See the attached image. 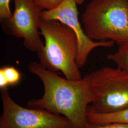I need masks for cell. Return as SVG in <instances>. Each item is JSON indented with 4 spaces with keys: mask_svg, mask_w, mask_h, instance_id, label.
I'll return each instance as SVG.
<instances>
[{
    "mask_svg": "<svg viewBox=\"0 0 128 128\" xmlns=\"http://www.w3.org/2000/svg\"><path fill=\"white\" fill-rule=\"evenodd\" d=\"M0 71L4 74L9 86L18 84L21 79V74L14 66L3 67L0 69Z\"/></svg>",
    "mask_w": 128,
    "mask_h": 128,
    "instance_id": "10",
    "label": "cell"
},
{
    "mask_svg": "<svg viewBox=\"0 0 128 128\" xmlns=\"http://www.w3.org/2000/svg\"><path fill=\"white\" fill-rule=\"evenodd\" d=\"M87 128H128V124L123 123L96 124L89 122Z\"/></svg>",
    "mask_w": 128,
    "mask_h": 128,
    "instance_id": "13",
    "label": "cell"
},
{
    "mask_svg": "<svg viewBox=\"0 0 128 128\" xmlns=\"http://www.w3.org/2000/svg\"><path fill=\"white\" fill-rule=\"evenodd\" d=\"M87 116L88 120L90 123L128 124V106L114 112L107 114L97 113L87 110Z\"/></svg>",
    "mask_w": 128,
    "mask_h": 128,
    "instance_id": "8",
    "label": "cell"
},
{
    "mask_svg": "<svg viewBox=\"0 0 128 128\" xmlns=\"http://www.w3.org/2000/svg\"><path fill=\"white\" fill-rule=\"evenodd\" d=\"M89 74L92 101L88 110L107 114L128 107V74L107 66Z\"/></svg>",
    "mask_w": 128,
    "mask_h": 128,
    "instance_id": "4",
    "label": "cell"
},
{
    "mask_svg": "<svg viewBox=\"0 0 128 128\" xmlns=\"http://www.w3.org/2000/svg\"><path fill=\"white\" fill-rule=\"evenodd\" d=\"M1 99L3 109L0 128H73L62 115L19 105L10 95L7 87L1 89Z\"/></svg>",
    "mask_w": 128,
    "mask_h": 128,
    "instance_id": "5",
    "label": "cell"
},
{
    "mask_svg": "<svg viewBox=\"0 0 128 128\" xmlns=\"http://www.w3.org/2000/svg\"><path fill=\"white\" fill-rule=\"evenodd\" d=\"M87 37L94 41L128 44V0H91L82 15Z\"/></svg>",
    "mask_w": 128,
    "mask_h": 128,
    "instance_id": "3",
    "label": "cell"
},
{
    "mask_svg": "<svg viewBox=\"0 0 128 128\" xmlns=\"http://www.w3.org/2000/svg\"><path fill=\"white\" fill-rule=\"evenodd\" d=\"M107 59L113 61L117 68L128 74V44L120 45L115 52L107 55Z\"/></svg>",
    "mask_w": 128,
    "mask_h": 128,
    "instance_id": "9",
    "label": "cell"
},
{
    "mask_svg": "<svg viewBox=\"0 0 128 128\" xmlns=\"http://www.w3.org/2000/svg\"><path fill=\"white\" fill-rule=\"evenodd\" d=\"M28 68L41 80L44 88L41 98L28 102V108L43 109L62 115L73 128H88L87 110L92 101L89 74L79 80H72L60 76L36 62L30 63Z\"/></svg>",
    "mask_w": 128,
    "mask_h": 128,
    "instance_id": "1",
    "label": "cell"
},
{
    "mask_svg": "<svg viewBox=\"0 0 128 128\" xmlns=\"http://www.w3.org/2000/svg\"><path fill=\"white\" fill-rule=\"evenodd\" d=\"M10 0H0V21L10 18L12 14L10 8Z\"/></svg>",
    "mask_w": 128,
    "mask_h": 128,
    "instance_id": "11",
    "label": "cell"
},
{
    "mask_svg": "<svg viewBox=\"0 0 128 128\" xmlns=\"http://www.w3.org/2000/svg\"><path fill=\"white\" fill-rule=\"evenodd\" d=\"M38 6L44 10H50L57 7L63 0H34Z\"/></svg>",
    "mask_w": 128,
    "mask_h": 128,
    "instance_id": "12",
    "label": "cell"
},
{
    "mask_svg": "<svg viewBox=\"0 0 128 128\" xmlns=\"http://www.w3.org/2000/svg\"><path fill=\"white\" fill-rule=\"evenodd\" d=\"M40 29L45 39L43 49L37 53L41 66L55 73L61 71L69 80L81 79L76 63L78 41L74 32L56 20H41Z\"/></svg>",
    "mask_w": 128,
    "mask_h": 128,
    "instance_id": "2",
    "label": "cell"
},
{
    "mask_svg": "<svg viewBox=\"0 0 128 128\" xmlns=\"http://www.w3.org/2000/svg\"><path fill=\"white\" fill-rule=\"evenodd\" d=\"M15 10L10 18L0 21L5 33L22 38L25 47L32 52L40 51L44 44L38 29L43 9L34 0H14Z\"/></svg>",
    "mask_w": 128,
    "mask_h": 128,
    "instance_id": "6",
    "label": "cell"
},
{
    "mask_svg": "<svg viewBox=\"0 0 128 128\" xmlns=\"http://www.w3.org/2000/svg\"><path fill=\"white\" fill-rule=\"evenodd\" d=\"M76 0H63L55 8L43 10L41 19L44 20H56L71 28L76 34L78 41V55L76 63L80 68L86 63L92 51L98 47L111 48L114 45L113 41H94L87 37L79 20Z\"/></svg>",
    "mask_w": 128,
    "mask_h": 128,
    "instance_id": "7",
    "label": "cell"
}]
</instances>
